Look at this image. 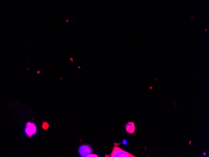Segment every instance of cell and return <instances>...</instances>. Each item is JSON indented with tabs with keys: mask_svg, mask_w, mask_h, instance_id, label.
<instances>
[{
	"mask_svg": "<svg viewBox=\"0 0 209 157\" xmlns=\"http://www.w3.org/2000/svg\"><path fill=\"white\" fill-rule=\"evenodd\" d=\"M110 157H135L131 153H128V152L125 151L124 150L122 149L121 148L118 147L116 145H115L113 150L111 151V153L109 155Z\"/></svg>",
	"mask_w": 209,
	"mask_h": 157,
	"instance_id": "cell-1",
	"label": "cell"
},
{
	"mask_svg": "<svg viewBox=\"0 0 209 157\" xmlns=\"http://www.w3.org/2000/svg\"><path fill=\"white\" fill-rule=\"evenodd\" d=\"M36 133V127L35 124L33 123L28 122L26 124V128H25V133L28 136L31 137Z\"/></svg>",
	"mask_w": 209,
	"mask_h": 157,
	"instance_id": "cell-2",
	"label": "cell"
},
{
	"mask_svg": "<svg viewBox=\"0 0 209 157\" xmlns=\"http://www.w3.org/2000/svg\"><path fill=\"white\" fill-rule=\"evenodd\" d=\"M79 153L83 157L88 156V155L92 153L91 147L87 145H81L79 148Z\"/></svg>",
	"mask_w": 209,
	"mask_h": 157,
	"instance_id": "cell-3",
	"label": "cell"
},
{
	"mask_svg": "<svg viewBox=\"0 0 209 157\" xmlns=\"http://www.w3.org/2000/svg\"><path fill=\"white\" fill-rule=\"evenodd\" d=\"M125 130H126L128 133L134 135L135 133V130H136V127L134 123L132 122L127 123L126 124H125Z\"/></svg>",
	"mask_w": 209,
	"mask_h": 157,
	"instance_id": "cell-4",
	"label": "cell"
},
{
	"mask_svg": "<svg viewBox=\"0 0 209 157\" xmlns=\"http://www.w3.org/2000/svg\"><path fill=\"white\" fill-rule=\"evenodd\" d=\"M49 127V124H48L47 122H43L42 124V128L44 130H47Z\"/></svg>",
	"mask_w": 209,
	"mask_h": 157,
	"instance_id": "cell-5",
	"label": "cell"
},
{
	"mask_svg": "<svg viewBox=\"0 0 209 157\" xmlns=\"http://www.w3.org/2000/svg\"><path fill=\"white\" fill-rule=\"evenodd\" d=\"M87 157H98V155H95V154H90V155H88Z\"/></svg>",
	"mask_w": 209,
	"mask_h": 157,
	"instance_id": "cell-6",
	"label": "cell"
},
{
	"mask_svg": "<svg viewBox=\"0 0 209 157\" xmlns=\"http://www.w3.org/2000/svg\"><path fill=\"white\" fill-rule=\"evenodd\" d=\"M122 144H123V145H127V140H123V142H122Z\"/></svg>",
	"mask_w": 209,
	"mask_h": 157,
	"instance_id": "cell-7",
	"label": "cell"
}]
</instances>
